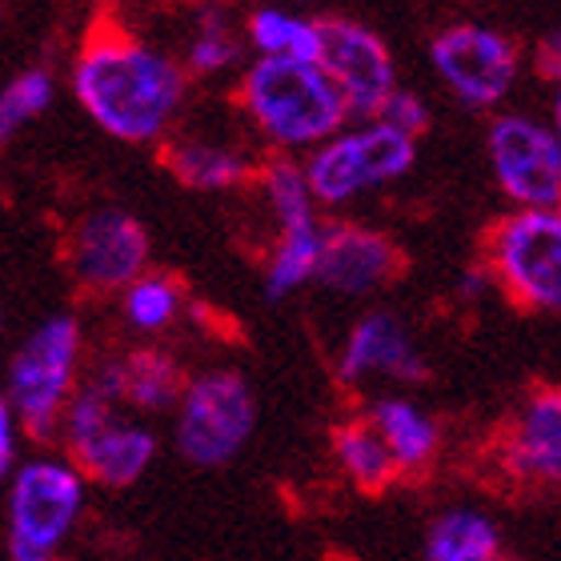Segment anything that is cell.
Segmentation results:
<instances>
[{
	"label": "cell",
	"instance_id": "4",
	"mask_svg": "<svg viewBox=\"0 0 561 561\" xmlns=\"http://www.w3.org/2000/svg\"><path fill=\"white\" fill-rule=\"evenodd\" d=\"M253 430V398L241 377L209 374L188 389L181 413V449L197 466H221Z\"/></svg>",
	"mask_w": 561,
	"mask_h": 561
},
{
	"label": "cell",
	"instance_id": "24",
	"mask_svg": "<svg viewBox=\"0 0 561 561\" xmlns=\"http://www.w3.org/2000/svg\"><path fill=\"white\" fill-rule=\"evenodd\" d=\"M173 305H176V293L164 277L140 280L137 289L129 293V317L145 329L164 325V321L173 317Z\"/></svg>",
	"mask_w": 561,
	"mask_h": 561
},
{
	"label": "cell",
	"instance_id": "20",
	"mask_svg": "<svg viewBox=\"0 0 561 561\" xmlns=\"http://www.w3.org/2000/svg\"><path fill=\"white\" fill-rule=\"evenodd\" d=\"M164 161H169V169L185 185H197V188H221L245 176L241 157L221 149H205V145H176V149L164 152Z\"/></svg>",
	"mask_w": 561,
	"mask_h": 561
},
{
	"label": "cell",
	"instance_id": "19",
	"mask_svg": "<svg viewBox=\"0 0 561 561\" xmlns=\"http://www.w3.org/2000/svg\"><path fill=\"white\" fill-rule=\"evenodd\" d=\"M497 550V529L478 514H449L430 534V561H485Z\"/></svg>",
	"mask_w": 561,
	"mask_h": 561
},
{
	"label": "cell",
	"instance_id": "27",
	"mask_svg": "<svg viewBox=\"0 0 561 561\" xmlns=\"http://www.w3.org/2000/svg\"><path fill=\"white\" fill-rule=\"evenodd\" d=\"M280 57L301 60V65H317V57H321V41H317V24H301V21H293V28H289V45H285V53H280Z\"/></svg>",
	"mask_w": 561,
	"mask_h": 561
},
{
	"label": "cell",
	"instance_id": "29",
	"mask_svg": "<svg viewBox=\"0 0 561 561\" xmlns=\"http://www.w3.org/2000/svg\"><path fill=\"white\" fill-rule=\"evenodd\" d=\"M12 457V430H9V410H4V401H0V473L9 466Z\"/></svg>",
	"mask_w": 561,
	"mask_h": 561
},
{
	"label": "cell",
	"instance_id": "30",
	"mask_svg": "<svg viewBox=\"0 0 561 561\" xmlns=\"http://www.w3.org/2000/svg\"><path fill=\"white\" fill-rule=\"evenodd\" d=\"M485 561H497V558H485Z\"/></svg>",
	"mask_w": 561,
	"mask_h": 561
},
{
	"label": "cell",
	"instance_id": "16",
	"mask_svg": "<svg viewBox=\"0 0 561 561\" xmlns=\"http://www.w3.org/2000/svg\"><path fill=\"white\" fill-rule=\"evenodd\" d=\"M365 369H389L398 377H421V362L413 357L410 341L398 329V321L389 317H369L350 341V353H345V365L341 374L357 377Z\"/></svg>",
	"mask_w": 561,
	"mask_h": 561
},
{
	"label": "cell",
	"instance_id": "13",
	"mask_svg": "<svg viewBox=\"0 0 561 561\" xmlns=\"http://www.w3.org/2000/svg\"><path fill=\"white\" fill-rule=\"evenodd\" d=\"M313 273L333 289L362 293L389 273H398V249L381 233L353 229V225H333L325 237H317V265Z\"/></svg>",
	"mask_w": 561,
	"mask_h": 561
},
{
	"label": "cell",
	"instance_id": "7",
	"mask_svg": "<svg viewBox=\"0 0 561 561\" xmlns=\"http://www.w3.org/2000/svg\"><path fill=\"white\" fill-rule=\"evenodd\" d=\"M321 41V65L325 77L337 84L341 101L353 113H377L389 101L393 84V65H389L386 45L369 28L353 21H321L317 24Z\"/></svg>",
	"mask_w": 561,
	"mask_h": 561
},
{
	"label": "cell",
	"instance_id": "5",
	"mask_svg": "<svg viewBox=\"0 0 561 561\" xmlns=\"http://www.w3.org/2000/svg\"><path fill=\"white\" fill-rule=\"evenodd\" d=\"M72 357H77V325L69 317H57L28 337L12 365V398L33 437L53 433V417H57L72 374Z\"/></svg>",
	"mask_w": 561,
	"mask_h": 561
},
{
	"label": "cell",
	"instance_id": "1",
	"mask_svg": "<svg viewBox=\"0 0 561 561\" xmlns=\"http://www.w3.org/2000/svg\"><path fill=\"white\" fill-rule=\"evenodd\" d=\"M77 96L108 133L145 140L161 129L181 96V77L169 60L140 45H93L77 69Z\"/></svg>",
	"mask_w": 561,
	"mask_h": 561
},
{
	"label": "cell",
	"instance_id": "2",
	"mask_svg": "<svg viewBox=\"0 0 561 561\" xmlns=\"http://www.w3.org/2000/svg\"><path fill=\"white\" fill-rule=\"evenodd\" d=\"M245 101L257 113V121L285 145H305L333 133L345 117V101H341L337 84L313 65L289 57L261 60L249 72Z\"/></svg>",
	"mask_w": 561,
	"mask_h": 561
},
{
	"label": "cell",
	"instance_id": "28",
	"mask_svg": "<svg viewBox=\"0 0 561 561\" xmlns=\"http://www.w3.org/2000/svg\"><path fill=\"white\" fill-rule=\"evenodd\" d=\"M233 57H237L233 41H225V36H217V33H209L193 48V65H197V69H217V65H225V60H233Z\"/></svg>",
	"mask_w": 561,
	"mask_h": 561
},
{
	"label": "cell",
	"instance_id": "11",
	"mask_svg": "<svg viewBox=\"0 0 561 561\" xmlns=\"http://www.w3.org/2000/svg\"><path fill=\"white\" fill-rule=\"evenodd\" d=\"M77 505H81V481L72 469L28 466L12 490V541L48 553L72 526Z\"/></svg>",
	"mask_w": 561,
	"mask_h": 561
},
{
	"label": "cell",
	"instance_id": "18",
	"mask_svg": "<svg viewBox=\"0 0 561 561\" xmlns=\"http://www.w3.org/2000/svg\"><path fill=\"white\" fill-rule=\"evenodd\" d=\"M374 430L381 433V442L389 445V454L398 461V469H417L433 457L437 433L417 410H410L405 401H386L374 413Z\"/></svg>",
	"mask_w": 561,
	"mask_h": 561
},
{
	"label": "cell",
	"instance_id": "15",
	"mask_svg": "<svg viewBox=\"0 0 561 561\" xmlns=\"http://www.w3.org/2000/svg\"><path fill=\"white\" fill-rule=\"evenodd\" d=\"M96 389L108 393V398L137 401L145 410H164L181 393V369L164 353H133L121 365H113Z\"/></svg>",
	"mask_w": 561,
	"mask_h": 561
},
{
	"label": "cell",
	"instance_id": "21",
	"mask_svg": "<svg viewBox=\"0 0 561 561\" xmlns=\"http://www.w3.org/2000/svg\"><path fill=\"white\" fill-rule=\"evenodd\" d=\"M317 237L321 233H313V225H297V229H289V237H285V245H280V253H277V265H273V273H270L273 297H280V293L293 289V285H301V280L313 273Z\"/></svg>",
	"mask_w": 561,
	"mask_h": 561
},
{
	"label": "cell",
	"instance_id": "14",
	"mask_svg": "<svg viewBox=\"0 0 561 561\" xmlns=\"http://www.w3.org/2000/svg\"><path fill=\"white\" fill-rule=\"evenodd\" d=\"M510 469L517 478L553 481L561 469V401L558 393H538L526 410L510 445Z\"/></svg>",
	"mask_w": 561,
	"mask_h": 561
},
{
	"label": "cell",
	"instance_id": "26",
	"mask_svg": "<svg viewBox=\"0 0 561 561\" xmlns=\"http://www.w3.org/2000/svg\"><path fill=\"white\" fill-rule=\"evenodd\" d=\"M289 28L293 21L289 16H280V12H257L253 16V41H257L265 53H285V45H289Z\"/></svg>",
	"mask_w": 561,
	"mask_h": 561
},
{
	"label": "cell",
	"instance_id": "22",
	"mask_svg": "<svg viewBox=\"0 0 561 561\" xmlns=\"http://www.w3.org/2000/svg\"><path fill=\"white\" fill-rule=\"evenodd\" d=\"M48 96H53V84H48L45 72H28L12 84L9 93L0 96V140L16 133V125H24L33 113H41L48 105Z\"/></svg>",
	"mask_w": 561,
	"mask_h": 561
},
{
	"label": "cell",
	"instance_id": "8",
	"mask_svg": "<svg viewBox=\"0 0 561 561\" xmlns=\"http://www.w3.org/2000/svg\"><path fill=\"white\" fill-rule=\"evenodd\" d=\"M410 161H413L410 137L381 125V129L357 133V137L329 145L313 161V169H309V188L321 201H345L357 188L405 173Z\"/></svg>",
	"mask_w": 561,
	"mask_h": 561
},
{
	"label": "cell",
	"instance_id": "9",
	"mask_svg": "<svg viewBox=\"0 0 561 561\" xmlns=\"http://www.w3.org/2000/svg\"><path fill=\"white\" fill-rule=\"evenodd\" d=\"M490 149L505 193L534 209H550L561 193V149L558 137L522 117H502L490 133Z\"/></svg>",
	"mask_w": 561,
	"mask_h": 561
},
{
	"label": "cell",
	"instance_id": "12",
	"mask_svg": "<svg viewBox=\"0 0 561 561\" xmlns=\"http://www.w3.org/2000/svg\"><path fill=\"white\" fill-rule=\"evenodd\" d=\"M72 261L89 285H125L145 265V229L129 213H96L72 241Z\"/></svg>",
	"mask_w": 561,
	"mask_h": 561
},
{
	"label": "cell",
	"instance_id": "23",
	"mask_svg": "<svg viewBox=\"0 0 561 561\" xmlns=\"http://www.w3.org/2000/svg\"><path fill=\"white\" fill-rule=\"evenodd\" d=\"M270 188H273V201H277V209L289 229L309 225V188H305L301 173H297L293 164H273Z\"/></svg>",
	"mask_w": 561,
	"mask_h": 561
},
{
	"label": "cell",
	"instance_id": "3",
	"mask_svg": "<svg viewBox=\"0 0 561 561\" xmlns=\"http://www.w3.org/2000/svg\"><path fill=\"white\" fill-rule=\"evenodd\" d=\"M493 261L526 309H558L561 301V217L529 209L493 233Z\"/></svg>",
	"mask_w": 561,
	"mask_h": 561
},
{
	"label": "cell",
	"instance_id": "25",
	"mask_svg": "<svg viewBox=\"0 0 561 561\" xmlns=\"http://www.w3.org/2000/svg\"><path fill=\"white\" fill-rule=\"evenodd\" d=\"M381 113H386L389 129L405 133V137H410V133H421V129H425V108H421L410 93H393V96L386 101V105H381Z\"/></svg>",
	"mask_w": 561,
	"mask_h": 561
},
{
	"label": "cell",
	"instance_id": "6",
	"mask_svg": "<svg viewBox=\"0 0 561 561\" xmlns=\"http://www.w3.org/2000/svg\"><path fill=\"white\" fill-rule=\"evenodd\" d=\"M108 393L93 389L77 401L69 421V442L77 466L89 478L105 481V485H129L140 469L149 466L152 457V437L145 430H125L113 421V405Z\"/></svg>",
	"mask_w": 561,
	"mask_h": 561
},
{
	"label": "cell",
	"instance_id": "10",
	"mask_svg": "<svg viewBox=\"0 0 561 561\" xmlns=\"http://www.w3.org/2000/svg\"><path fill=\"white\" fill-rule=\"evenodd\" d=\"M433 60L457 93L473 101V105H490L510 89L517 69L514 45L505 36L490 33V28H449L445 36L433 41Z\"/></svg>",
	"mask_w": 561,
	"mask_h": 561
},
{
	"label": "cell",
	"instance_id": "17",
	"mask_svg": "<svg viewBox=\"0 0 561 561\" xmlns=\"http://www.w3.org/2000/svg\"><path fill=\"white\" fill-rule=\"evenodd\" d=\"M333 445H337V457L345 461V469H350L353 481H357L365 493H381L389 481L398 478V461H393L389 445L381 442V433H377L369 421L341 425V430L333 433Z\"/></svg>",
	"mask_w": 561,
	"mask_h": 561
}]
</instances>
